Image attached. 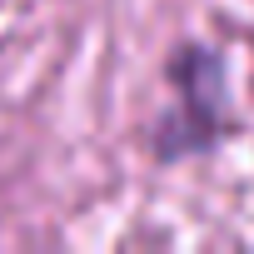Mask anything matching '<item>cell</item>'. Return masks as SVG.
I'll return each mask as SVG.
<instances>
[{"mask_svg":"<svg viewBox=\"0 0 254 254\" xmlns=\"http://www.w3.org/2000/svg\"><path fill=\"white\" fill-rule=\"evenodd\" d=\"M170 90L175 110L160 120L155 135V160L175 165L190 155L214 150L229 135V90H224V60L209 45H180L170 60Z\"/></svg>","mask_w":254,"mask_h":254,"instance_id":"cell-1","label":"cell"}]
</instances>
